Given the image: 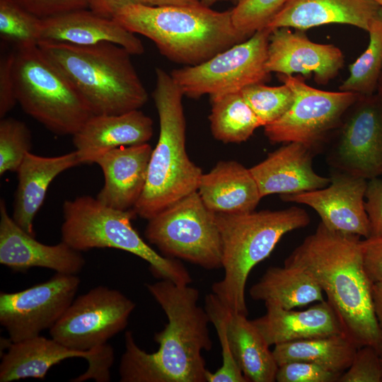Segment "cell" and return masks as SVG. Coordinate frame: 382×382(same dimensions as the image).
Instances as JSON below:
<instances>
[{"mask_svg":"<svg viewBox=\"0 0 382 382\" xmlns=\"http://www.w3.org/2000/svg\"><path fill=\"white\" fill-rule=\"evenodd\" d=\"M270 31H256L245 41L194 66L170 73L184 96L199 98L241 91L245 87L265 83L270 72L266 68Z\"/></svg>","mask_w":382,"mask_h":382,"instance_id":"obj_11","label":"cell"},{"mask_svg":"<svg viewBox=\"0 0 382 382\" xmlns=\"http://www.w3.org/2000/svg\"><path fill=\"white\" fill-rule=\"evenodd\" d=\"M15 50L0 57V117H6L18 103L13 77Z\"/></svg>","mask_w":382,"mask_h":382,"instance_id":"obj_41","label":"cell"},{"mask_svg":"<svg viewBox=\"0 0 382 382\" xmlns=\"http://www.w3.org/2000/svg\"><path fill=\"white\" fill-rule=\"evenodd\" d=\"M381 354L371 346L359 347L338 382H381Z\"/></svg>","mask_w":382,"mask_h":382,"instance_id":"obj_37","label":"cell"},{"mask_svg":"<svg viewBox=\"0 0 382 382\" xmlns=\"http://www.w3.org/2000/svg\"><path fill=\"white\" fill-rule=\"evenodd\" d=\"M382 19V7L374 0H286L266 26L272 32L286 27L307 29L331 23L352 25L366 32Z\"/></svg>","mask_w":382,"mask_h":382,"instance_id":"obj_19","label":"cell"},{"mask_svg":"<svg viewBox=\"0 0 382 382\" xmlns=\"http://www.w3.org/2000/svg\"><path fill=\"white\" fill-rule=\"evenodd\" d=\"M372 299L376 317L382 330V281L373 283Z\"/></svg>","mask_w":382,"mask_h":382,"instance_id":"obj_45","label":"cell"},{"mask_svg":"<svg viewBox=\"0 0 382 382\" xmlns=\"http://www.w3.org/2000/svg\"><path fill=\"white\" fill-rule=\"evenodd\" d=\"M132 210L109 207L90 195L66 199L63 204L62 241L81 251L115 248L129 252L149 264L151 274L159 279L189 284L191 276L183 264L156 253L132 226Z\"/></svg>","mask_w":382,"mask_h":382,"instance_id":"obj_7","label":"cell"},{"mask_svg":"<svg viewBox=\"0 0 382 382\" xmlns=\"http://www.w3.org/2000/svg\"><path fill=\"white\" fill-rule=\"evenodd\" d=\"M226 331L233 356L248 382L276 381L279 366L253 320L226 308Z\"/></svg>","mask_w":382,"mask_h":382,"instance_id":"obj_27","label":"cell"},{"mask_svg":"<svg viewBox=\"0 0 382 382\" xmlns=\"http://www.w3.org/2000/svg\"><path fill=\"white\" fill-rule=\"evenodd\" d=\"M220 233L224 275L212 292L233 312L245 316V286L249 274L266 259L287 233L307 226L311 219L299 207L244 214H216Z\"/></svg>","mask_w":382,"mask_h":382,"instance_id":"obj_6","label":"cell"},{"mask_svg":"<svg viewBox=\"0 0 382 382\" xmlns=\"http://www.w3.org/2000/svg\"><path fill=\"white\" fill-rule=\"evenodd\" d=\"M228 1L234 4L235 6L239 4L243 0H200L201 4L205 6L210 7L213 4H216L218 1Z\"/></svg>","mask_w":382,"mask_h":382,"instance_id":"obj_47","label":"cell"},{"mask_svg":"<svg viewBox=\"0 0 382 382\" xmlns=\"http://www.w3.org/2000/svg\"><path fill=\"white\" fill-rule=\"evenodd\" d=\"M153 149L148 143L121 146L98 157L104 185L96 198L102 204L122 211L132 210L144 190Z\"/></svg>","mask_w":382,"mask_h":382,"instance_id":"obj_18","label":"cell"},{"mask_svg":"<svg viewBox=\"0 0 382 382\" xmlns=\"http://www.w3.org/2000/svg\"><path fill=\"white\" fill-rule=\"evenodd\" d=\"M360 236L332 231L321 222L286 258L318 284L337 313L344 332L358 347L382 354V330L372 299V284L364 266Z\"/></svg>","mask_w":382,"mask_h":382,"instance_id":"obj_2","label":"cell"},{"mask_svg":"<svg viewBox=\"0 0 382 382\" xmlns=\"http://www.w3.org/2000/svg\"><path fill=\"white\" fill-rule=\"evenodd\" d=\"M80 164L76 151L51 157L27 153L17 170L13 221L26 233L35 236L33 220L44 202L51 182L61 173Z\"/></svg>","mask_w":382,"mask_h":382,"instance_id":"obj_24","label":"cell"},{"mask_svg":"<svg viewBox=\"0 0 382 382\" xmlns=\"http://www.w3.org/2000/svg\"><path fill=\"white\" fill-rule=\"evenodd\" d=\"M369 42L365 51L349 66V75L339 91L361 96L376 93L382 70V19L374 22L369 30Z\"/></svg>","mask_w":382,"mask_h":382,"instance_id":"obj_31","label":"cell"},{"mask_svg":"<svg viewBox=\"0 0 382 382\" xmlns=\"http://www.w3.org/2000/svg\"><path fill=\"white\" fill-rule=\"evenodd\" d=\"M210 99V129L218 141L241 143L247 141L256 129L263 127L241 91L211 96Z\"/></svg>","mask_w":382,"mask_h":382,"instance_id":"obj_30","label":"cell"},{"mask_svg":"<svg viewBox=\"0 0 382 382\" xmlns=\"http://www.w3.org/2000/svg\"><path fill=\"white\" fill-rule=\"evenodd\" d=\"M153 132L152 119L139 109L118 115H93L73 135V144L81 164H91L112 149L147 143Z\"/></svg>","mask_w":382,"mask_h":382,"instance_id":"obj_21","label":"cell"},{"mask_svg":"<svg viewBox=\"0 0 382 382\" xmlns=\"http://www.w3.org/2000/svg\"><path fill=\"white\" fill-rule=\"evenodd\" d=\"M144 236L165 257L207 270L221 267L222 245L215 213L205 206L197 191L149 219Z\"/></svg>","mask_w":382,"mask_h":382,"instance_id":"obj_9","label":"cell"},{"mask_svg":"<svg viewBox=\"0 0 382 382\" xmlns=\"http://www.w3.org/2000/svg\"><path fill=\"white\" fill-rule=\"evenodd\" d=\"M28 12L40 18L69 11L89 8L88 0H15Z\"/></svg>","mask_w":382,"mask_h":382,"instance_id":"obj_40","label":"cell"},{"mask_svg":"<svg viewBox=\"0 0 382 382\" xmlns=\"http://www.w3.org/2000/svg\"><path fill=\"white\" fill-rule=\"evenodd\" d=\"M326 161L333 170L369 180L382 175V103L359 96L331 139Z\"/></svg>","mask_w":382,"mask_h":382,"instance_id":"obj_13","label":"cell"},{"mask_svg":"<svg viewBox=\"0 0 382 382\" xmlns=\"http://www.w3.org/2000/svg\"><path fill=\"white\" fill-rule=\"evenodd\" d=\"M279 76L293 91L294 103L280 118L264 127L265 135L272 144L297 142L315 156L321 153L360 95L317 89L299 76Z\"/></svg>","mask_w":382,"mask_h":382,"instance_id":"obj_10","label":"cell"},{"mask_svg":"<svg viewBox=\"0 0 382 382\" xmlns=\"http://www.w3.org/2000/svg\"><path fill=\"white\" fill-rule=\"evenodd\" d=\"M241 92L263 127L284 115L294 99L293 91L285 83L277 86L254 83L245 87Z\"/></svg>","mask_w":382,"mask_h":382,"instance_id":"obj_33","label":"cell"},{"mask_svg":"<svg viewBox=\"0 0 382 382\" xmlns=\"http://www.w3.org/2000/svg\"><path fill=\"white\" fill-rule=\"evenodd\" d=\"M365 199L371 236H382V178L376 177L367 180Z\"/></svg>","mask_w":382,"mask_h":382,"instance_id":"obj_42","label":"cell"},{"mask_svg":"<svg viewBox=\"0 0 382 382\" xmlns=\"http://www.w3.org/2000/svg\"><path fill=\"white\" fill-rule=\"evenodd\" d=\"M315 154L297 142L286 143L268 154L265 160L250 168L262 197L269 195H291L328 186L330 177L316 173Z\"/></svg>","mask_w":382,"mask_h":382,"instance_id":"obj_20","label":"cell"},{"mask_svg":"<svg viewBox=\"0 0 382 382\" xmlns=\"http://www.w3.org/2000/svg\"><path fill=\"white\" fill-rule=\"evenodd\" d=\"M197 192L216 214H244L255 211L261 197L250 168L235 161H219L203 173Z\"/></svg>","mask_w":382,"mask_h":382,"instance_id":"obj_25","label":"cell"},{"mask_svg":"<svg viewBox=\"0 0 382 382\" xmlns=\"http://www.w3.org/2000/svg\"><path fill=\"white\" fill-rule=\"evenodd\" d=\"M342 374L312 362L294 361L279 366L276 381L338 382Z\"/></svg>","mask_w":382,"mask_h":382,"instance_id":"obj_38","label":"cell"},{"mask_svg":"<svg viewBox=\"0 0 382 382\" xmlns=\"http://www.w3.org/2000/svg\"><path fill=\"white\" fill-rule=\"evenodd\" d=\"M42 18L28 12L15 0H0V36L14 50L37 45Z\"/></svg>","mask_w":382,"mask_h":382,"instance_id":"obj_32","label":"cell"},{"mask_svg":"<svg viewBox=\"0 0 382 382\" xmlns=\"http://www.w3.org/2000/svg\"><path fill=\"white\" fill-rule=\"evenodd\" d=\"M89 9L107 18H113L115 13L124 6L136 3L135 0H88Z\"/></svg>","mask_w":382,"mask_h":382,"instance_id":"obj_44","label":"cell"},{"mask_svg":"<svg viewBox=\"0 0 382 382\" xmlns=\"http://www.w3.org/2000/svg\"><path fill=\"white\" fill-rule=\"evenodd\" d=\"M366 272L372 283L382 281V236L361 240Z\"/></svg>","mask_w":382,"mask_h":382,"instance_id":"obj_43","label":"cell"},{"mask_svg":"<svg viewBox=\"0 0 382 382\" xmlns=\"http://www.w3.org/2000/svg\"><path fill=\"white\" fill-rule=\"evenodd\" d=\"M375 93L382 103V70L378 78L376 91Z\"/></svg>","mask_w":382,"mask_h":382,"instance_id":"obj_48","label":"cell"},{"mask_svg":"<svg viewBox=\"0 0 382 382\" xmlns=\"http://www.w3.org/2000/svg\"><path fill=\"white\" fill-rule=\"evenodd\" d=\"M135 306L120 291L98 286L73 301L50 336L68 348L88 351L123 330Z\"/></svg>","mask_w":382,"mask_h":382,"instance_id":"obj_12","label":"cell"},{"mask_svg":"<svg viewBox=\"0 0 382 382\" xmlns=\"http://www.w3.org/2000/svg\"><path fill=\"white\" fill-rule=\"evenodd\" d=\"M249 293L253 300L284 309L325 300L321 288L308 273L300 267L287 265L269 267L251 286Z\"/></svg>","mask_w":382,"mask_h":382,"instance_id":"obj_28","label":"cell"},{"mask_svg":"<svg viewBox=\"0 0 382 382\" xmlns=\"http://www.w3.org/2000/svg\"><path fill=\"white\" fill-rule=\"evenodd\" d=\"M286 0H243L231 10L238 31L248 37L264 29L279 13Z\"/></svg>","mask_w":382,"mask_h":382,"instance_id":"obj_36","label":"cell"},{"mask_svg":"<svg viewBox=\"0 0 382 382\" xmlns=\"http://www.w3.org/2000/svg\"><path fill=\"white\" fill-rule=\"evenodd\" d=\"M80 279L56 273L49 280L24 290L0 294V323L11 342L40 335L61 318L74 300Z\"/></svg>","mask_w":382,"mask_h":382,"instance_id":"obj_14","label":"cell"},{"mask_svg":"<svg viewBox=\"0 0 382 382\" xmlns=\"http://www.w3.org/2000/svg\"><path fill=\"white\" fill-rule=\"evenodd\" d=\"M146 288L165 312L168 323L155 333L159 345L148 353L125 335V350L120 363L122 382H207L208 369L202 355L209 351V316L197 302L199 291L188 284L161 279Z\"/></svg>","mask_w":382,"mask_h":382,"instance_id":"obj_1","label":"cell"},{"mask_svg":"<svg viewBox=\"0 0 382 382\" xmlns=\"http://www.w3.org/2000/svg\"><path fill=\"white\" fill-rule=\"evenodd\" d=\"M204 309L214 325L221 347L223 363L214 373L208 371L207 382H248L234 359L230 349L226 331V307L214 294L205 297Z\"/></svg>","mask_w":382,"mask_h":382,"instance_id":"obj_34","label":"cell"},{"mask_svg":"<svg viewBox=\"0 0 382 382\" xmlns=\"http://www.w3.org/2000/svg\"><path fill=\"white\" fill-rule=\"evenodd\" d=\"M344 63L345 57L339 47L313 42L303 30L292 31L282 27L270 33L266 62L270 73L313 74L318 84L326 85L336 77Z\"/></svg>","mask_w":382,"mask_h":382,"instance_id":"obj_16","label":"cell"},{"mask_svg":"<svg viewBox=\"0 0 382 382\" xmlns=\"http://www.w3.org/2000/svg\"><path fill=\"white\" fill-rule=\"evenodd\" d=\"M91 349L92 354L86 359L88 363L87 370L71 381L82 382L89 379H94L97 382L110 381V369L114 361L112 346L106 342Z\"/></svg>","mask_w":382,"mask_h":382,"instance_id":"obj_39","label":"cell"},{"mask_svg":"<svg viewBox=\"0 0 382 382\" xmlns=\"http://www.w3.org/2000/svg\"><path fill=\"white\" fill-rule=\"evenodd\" d=\"M14 50L18 103L52 133L73 136L94 115L88 103L38 45Z\"/></svg>","mask_w":382,"mask_h":382,"instance_id":"obj_8","label":"cell"},{"mask_svg":"<svg viewBox=\"0 0 382 382\" xmlns=\"http://www.w3.org/2000/svg\"><path fill=\"white\" fill-rule=\"evenodd\" d=\"M0 263L15 272L43 267L57 273L76 274L86 260L81 252L62 241L45 245L22 229L8 214L4 199L0 201Z\"/></svg>","mask_w":382,"mask_h":382,"instance_id":"obj_17","label":"cell"},{"mask_svg":"<svg viewBox=\"0 0 382 382\" xmlns=\"http://www.w3.org/2000/svg\"><path fill=\"white\" fill-rule=\"evenodd\" d=\"M92 354L68 348L54 339L37 335L16 342H11L1 357L0 382L34 378L43 379L50 368L64 359L83 357Z\"/></svg>","mask_w":382,"mask_h":382,"instance_id":"obj_26","label":"cell"},{"mask_svg":"<svg viewBox=\"0 0 382 382\" xmlns=\"http://www.w3.org/2000/svg\"><path fill=\"white\" fill-rule=\"evenodd\" d=\"M330 183L312 191L280 195L282 200L307 205L319 215L328 228L364 237L371 236L365 209L367 180L332 169Z\"/></svg>","mask_w":382,"mask_h":382,"instance_id":"obj_15","label":"cell"},{"mask_svg":"<svg viewBox=\"0 0 382 382\" xmlns=\"http://www.w3.org/2000/svg\"><path fill=\"white\" fill-rule=\"evenodd\" d=\"M113 18L134 34L152 40L168 59L194 66L247 40L236 30L231 11L204 5L151 6L133 3Z\"/></svg>","mask_w":382,"mask_h":382,"instance_id":"obj_3","label":"cell"},{"mask_svg":"<svg viewBox=\"0 0 382 382\" xmlns=\"http://www.w3.org/2000/svg\"><path fill=\"white\" fill-rule=\"evenodd\" d=\"M376 1L378 5H380L382 7V0H374Z\"/></svg>","mask_w":382,"mask_h":382,"instance_id":"obj_49","label":"cell"},{"mask_svg":"<svg viewBox=\"0 0 382 382\" xmlns=\"http://www.w3.org/2000/svg\"><path fill=\"white\" fill-rule=\"evenodd\" d=\"M381 355V359H382V354Z\"/></svg>","mask_w":382,"mask_h":382,"instance_id":"obj_50","label":"cell"},{"mask_svg":"<svg viewBox=\"0 0 382 382\" xmlns=\"http://www.w3.org/2000/svg\"><path fill=\"white\" fill-rule=\"evenodd\" d=\"M358 348L342 333L278 344L272 352L278 366L303 361L343 373L351 365Z\"/></svg>","mask_w":382,"mask_h":382,"instance_id":"obj_29","label":"cell"},{"mask_svg":"<svg viewBox=\"0 0 382 382\" xmlns=\"http://www.w3.org/2000/svg\"><path fill=\"white\" fill-rule=\"evenodd\" d=\"M136 3L151 6H194L201 4L200 0H135Z\"/></svg>","mask_w":382,"mask_h":382,"instance_id":"obj_46","label":"cell"},{"mask_svg":"<svg viewBox=\"0 0 382 382\" xmlns=\"http://www.w3.org/2000/svg\"><path fill=\"white\" fill-rule=\"evenodd\" d=\"M38 47L68 77L94 115L139 110L148 93L124 47L108 42L91 45L40 41Z\"/></svg>","mask_w":382,"mask_h":382,"instance_id":"obj_5","label":"cell"},{"mask_svg":"<svg viewBox=\"0 0 382 382\" xmlns=\"http://www.w3.org/2000/svg\"><path fill=\"white\" fill-rule=\"evenodd\" d=\"M40 41L91 45L112 42L131 54L144 52L139 38L114 18L100 16L89 8L76 10L42 19Z\"/></svg>","mask_w":382,"mask_h":382,"instance_id":"obj_22","label":"cell"},{"mask_svg":"<svg viewBox=\"0 0 382 382\" xmlns=\"http://www.w3.org/2000/svg\"><path fill=\"white\" fill-rule=\"evenodd\" d=\"M155 73L152 96L159 118V136L151 155L144 190L132 209L146 220L197 191L203 174L186 151L184 94L170 74L158 67Z\"/></svg>","mask_w":382,"mask_h":382,"instance_id":"obj_4","label":"cell"},{"mask_svg":"<svg viewBox=\"0 0 382 382\" xmlns=\"http://www.w3.org/2000/svg\"><path fill=\"white\" fill-rule=\"evenodd\" d=\"M32 149V137L22 121L4 117L0 121V175L17 172L27 153Z\"/></svg>","mask_w":382,"mask_h":382,"instance_id":"obj_35","label":"cell"},{"mask_svg":"<svg viewBox=\"0 0 382 382\" xmlns=\"http://www.w3.org/2000/svg\"><path fill=\"white\" fill-rule=\"evenodd\" d=\"M266 313L253 320L269 345L345 334L341 321L327 300L303 311L266 304Z\"/></svg>","mask_w":382,"mask_h":382,"instance_id":"obj_23","label":"cell"}]
</instances>
